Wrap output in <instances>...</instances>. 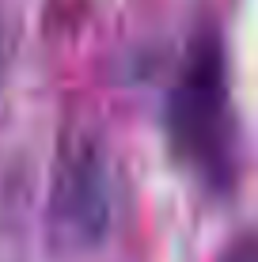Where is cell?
<instances>
[{
	"instance_id": "obj_1",
	"label": "cell",
	"mask_w": 258,
	"mask_h": 262,
	"mask_svg": "<svg viewBox=\"0 0 258 262\" xmlns=\"http://www.w3.org/2000/svg\"><path fill=\"white\" fill-rule=\"evenodd\" d=\"M167 137L175 156L213 190L236 179V122L228 103V72L217 31H201L186 50L167 99Z\"/></svg>"
},
{
	"instance_id": "obj_2",
	"label": "cell",
	"mask_w": 258,
	"mask_h": 262,
	"mask_svg": "<svg viewBox=\"0 0 258 262\" xmlns=\"http://www.w3.org/2000/svg\"><path fill=\"white\" fill-rule=\"evenodd\" d=\"M110 171L99 148L80 144L65 152L50 190V232L61 251H91L110 228Z\"/></svg>"
},
{
	"instance_id": "obj_3",
	"label": "cell",
	"mask_w": 258,
	"mask_h": 262,
	"mask_svg": "<svg viewBox=\"0 0 258 262\" xmlns=\"http://www.w3.org/2000/svg\"><path fill=\"white\" fill-rule=\"evenodd\" d=\"M220 262H258V232H243L224 247Z\"/></svg>"
},
{
	"instance_id": "obj_4",
	"label": "cell",
	"mask_w": 258,
	"mask_h": 262,
	"mask_svg": "<svg viewBox=\"0 0 258 262\" xmlns=\"http://www.w3.org/2000/svg\"><path fill=\"white\" fill-rule=\"evenodd\" d=\"M0 61H4V53H0Z\"/></svg>"
}]
</instances>
